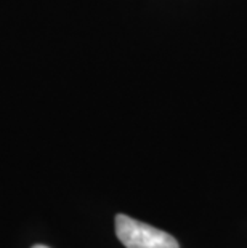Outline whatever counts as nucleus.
Segmentation results:
<instances>
[{
  "instance_id": "obj_1",
  "label": "nucleus",
  "mask_w": 247,
  "mask_h": 248,
  "mask_svg": "<svg viewBox=\"0 0 247 248\" xmlns=\"http://www.w3.org/2000/svg\"><path fill=\"white\" fill-rule=\"evenodd\" d=\"M115 234L125 248H180L170 234L125 215L115 216Z\"/></svg>"
},
{
  "instance_id": "obj_2",
  "label": "nucleus",
  "mask_w": 247,
  "mask_h": 248,
  "mask_svg": "<svg viewBox=\"0 0 247 248\" xmlns=\"http://www.w3.org/2000/svg\"><path fill=\"white\" fill-rule=\"evenodd\" d=\"M34 248H47V247H44V245H35Z\"/></svg>"
}]
</instances>
